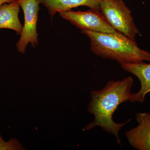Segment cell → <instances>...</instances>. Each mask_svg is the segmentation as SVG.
<instances>
[{"mask_svg":"<svg viewBox=\"0 0 150 150\" xmlns=\"http://www.w3.org/2000/svg\"><path fill=\"white\" fill-rule=\"evenodd\" d=\"M120 65L124 71L137 76L141 82L139 91L131 93L129 101L142 103L144 102L146 96L150 92V64L142 62L123 63Z\"/></svg>","mask_w":150,"mask_h":150,"instance_id":"obj_7","label":"cell"},{"mask_svg":"<svg viewBox=\"0 0 150 150\" xmlns=\"http://www.w3.org/2000/svg\"><path fill=\"white\" fill-rule=\"evenodd\" d=\"M100 10L116 31L133 40L139 34L131 10L123 0H103L100 4Z\"/></svg>","mask_w":150,"mask_h":150,"instance_id":"obj_3","label":"cell"},{"mask_svg":"<svg viewBox=\"0 0 150 150\" xmlns=\"http://www.w3.org/2000/svg\"><path fill=\"white\" fill-rule=\"evenodd\" d=\"M139 125L126 131L125 136L131 146L138 150H150V113L138 112Z\"/></svg>","mask_w":150,"mask_h":150,"instance_id":"obj_6","label":"cell"},{"mask_svg":"<svg viewBox=\"0 0 150 150\" xmlns=\"http://www.w3.org/2000/svg\"><path fill=\"white\" fill-rule=\"evenodd\" d=\"M18 1L0 6V29L12 30L20 35L23 26L19 18L20 6Z\"/></svg>","mask_w":150,"mask_h":150,"instance_id":"obj_9","label":"cell"},{"mask_svg":"<svg viewBox=\"0 0 150 150\" xmlns=\"http://www.w3.org/2000/svg\"><path fill=\"white\" fill-rule=\"evenodd\" d=\"M90 42L91 50L96 56L103 59L123 63H136L149 61L150 53L138 47L135 40L116 31L105 33L81 30Z\"/></svg>","mask_w":150,"mask_h":150,"instance_id":"obj_2","label":"cell"},{"mask_svg":"<svg viewBox=\"0 0 150 150\" xmlns=\"http://www.w3.org/2000/svg\"><path fill=\"white\" fill-rule=\"evenodd\" d=\"M18 1L24 13V23L16 47L20 53L24 54L29 43L33 48L38 45L37 23L40 4V0H18Z\"/></svg>","mask_w":150,"mask_h":150,"instance_id":"obj_4","label":"cell"},{"mask_svg":"<svg viewBox=\"0 0 150 150\" xmlns=\"http://www.w3.org/2000/svg\"><path fill=\"white\" fill-rule=\"evenodd\" d=\"M103 0H40V4L48 9L51 18L57 13L71 10L80 6L91 9L100 10V4Z\"/></svg>","mask_w":150,"mask_h":150,"instance_id":"obj_8","label":"cell"},{"mask_svg":"<svg viewBox=\"0 0 150 150\" xmlns=\"http://www.w3.org/2000/svg\"><path fill=\"white\" fill-rule=\"evenodd\" d=\"M18 0H0V6L4 4H9L17 1Z\"/></svg>","mask_w":150,"mask_h":150,"instance_id":"obj_11","label":"cell"},{"mask_svg":"<svg viewBox=\"0 0 150 150\" xmlns=\"http://www.w3.org/2000/svg\"><path fill=\"white\" fill-rule=\"evenodd\" d=\"M62 18L81 30L110 33L116 32L100 11L91 9L85 11L70 10L59 13Z\"/></svg>","mask_w":150,"mask_h":150,"instance_id":"obj_5","label":"cell"},{"mask_svg":"<svg viewBox=\"0 0 150 150\" xmlns=\"http://www.w3.org/2000/svg\"><path fill=\"white\" fill-rule=\"evenodd\" d=\"M133 85V78L128 76L121 80L108 81L100 90L92 91L87 111L94 115V119L83 130L100 127L105 132L114 135L117 143L121 146L119 131L131 119L116 123L113 120V115L120 104L129 101Z\"/></svg>","mask_w":150,"mask_h":150,"instance_id":"obj_1","label":"cell"},{"mask_svg":"<svg viewBox=\"0 0 150 150\" xmlns=\"http://www.w3.org/2000/svg\"><path fill=\"white\" fill-rule=\"evenodd\" d=\"M21 143L18 139L11 138L9 141L5 142L0 133V150H25Z\"/></svg>","mask_w":150,"mask_h":150,"instance_id":"obj_10","label":"cell"}]
</instances>
